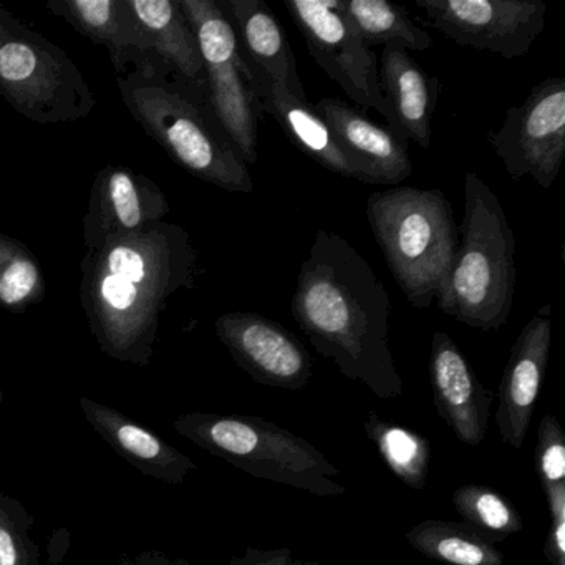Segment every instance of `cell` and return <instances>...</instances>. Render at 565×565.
Segmentation results:
<instances>
[{
  "instance_id": "6da1fadb",
  "label": "cell",
  "mask_w": 565,
  "mask_h": 565,
  "mask_svg": "<svg viewBox=\"0 0 565 565\" xmlns=\"http://www.w3.org/2000/svg\"><path fill=\"white\" fill-rule=\"evenodd\" d=\"M81 302L98 349L118 362L153 360L168 300L196 286L198 250L180 224L111 237L82 259Z\"/></svg>"
},
{
  "instance_id": "7a4b0ae2",
  "label": "cell",
  "mask_w": 565,
  "mask_h": 565,
  "mask_svg": "<svg viewBox=\"0 0 565 565\" xmlns=\"http://www.w3.org/2000/svg\"><path fill=\"white\" fill-rule=\"evenodd\" d=\"M290 313L313 349L382 399L403 395L390 349L392 300L365 257L339 234L317 231L300 266Z\"/></svg>"
},
{
  "instance_id": "3957f363",
  "label": "cell",
  "mask_w": 565,
  "mask_h": 565,
  "mask_svg": "<svg viewBox=\"0 0 565 565\" xmlns=\"http://www.w3.org/2000/svg\"><path fill=\"white\" fill-rule=\"evenodd\" d=\"M128 114L183 170L230 193H253L247 164L224 135L207 94L141 58L117 75Z\"/></svg>"
},
{
  "instance_id": "277c9868",
  "label": "cell",
  "mask_w": 565,
  "mask_h": 565,
  "mask_svg": "<svg viewBox=\"0 0 565 565\" xmlns=\"http://www.w3.org/2000/svg\"><path fill=\"white\" fill-rule=\"evenodd\" d=\"M514 292V233L494 191L469 171L458 250L436 306L465 326L492 332L508 323Z\"/></svg>"
},
{
  "instance_id": "5b68a950",
  "label": "cell",
  "mask_w": 565,
  "mask_h": 565,
  "mask_svg": "<svg viewBox=\"0 0 565 565\" xmlns=\"http://www.w3.org/2000/svg\"><path fill=\"white\" fill-rule=\"evenodd\" d=\"M366 220L408 302L415 309L431 307L459 244L448 198L415 186L375 191L366 200Z\"/></svg>"
},
{
  "instance_id": "8992f818",
  "label": "cell",
  "mask_w": 565,
  "mask_h": 565,
  "mask_svg": "<svg viewBox=\"0 0 565 565\" xmlns=\"http://www.w3.org/2000/svg\"><path fill=\"white\" fill-rule=\"evenodd\" d=\"M178 435L234 468L319 498H340V469L312 443L259 416L186 413L173 423Z\"/></svg>"
},
{
  "instance_id": "52a82bcc",
  "label": "cell",
  "mask_w": 565,
  "mask_h": 565,
  "mask_svg": "<svg viewBox=\"0 0 565 565\" xmlns=\"http://www.w3.org/2000/svg\"><path fill=\"white\" fill-rule=\"evenodd\" d=\"M0 97L39 125L74 124L97 98L74 58L0 2Z\"/></svg>"
},
{
  "instance_id": "ba28073f",
  "label": "cell",
  "mask_w": 565,
  "mask_h": 565,
  "mask_svg": "<svg viewBox=\"0 0 565 565\" xmlns=\"http://www.w3.org/2000/svg\"><path fill=\"white\" fill-rule=\"evenodd\" d=\"M180 6L200 45L214 118L244 163H256L264 111L233 24L214 0H180Z\"/></svg>"
},
{
  "instance_id": "9c48e42d",
  "label": "cell",
  "mask_w": 565,
  "mask_h": 565,
  "mask_svg": "<svg viewBox=\"0 0 565 565\" xmlns=\"http://www.w3.org/2000/svg\"><path fill=\"white\" fill-rule=\"evenodd\" d=\"M309 49L310 57L340 85L356 107L373 108L398 137L383 97L375 54L363 44L342 0H282ZM405 138V137H402ZM406 140V138H405Z\"/></svg>"
},
{
  "instance_id": "30bf717a",
  "label": "cell",
  "mask_w": 565,
  "mask_h": 565,
  "mask_svg": "<svg viewBox=\"0 0 565 565\" xmlns=\"http://www.w3.org/2000/svg\"><path fill=\"white\" fill-rule=\"evenodd\" d=\"M488 141L512 180L531 177L548 190L565 154V78L548 77L532 87L524 104L508 108Z\"/></svg>"
},
{
  "instance_id": "8fae6325",
  "label": "cell",
  "mask_w": 565,
  "mask_h": 565,
  "mask_svg": "<svg viewBox=\"0 0 565 565\" xmlns=\"http://www.w3.org/2000/svg\"><path fill=\"white\" fill-rule=\"evenodd\" d=\"M436 31L461 47L524 57L544 31L541 0H415Z\"/></svg>"
},
{
  "instance_id": "7c38bea8",
  "label": "cell",
  "mask_w": 565,
  "mask_h": 565,
  "mask_svg": "<svg viewBox=\"0 0 565 565\" xmlns=\"http://www.w3.org/2000/svg\"><path fill=\"white\" fill-rule=\"evenodd\" d=\"M217 339L250 379L270 388L299 392L313 375L307 347L286 327L253 312H230L214 322Z\"/></svg>"
},
{
  "instance_id": "4fadbf2b",
  "label": "cell",
  "mask_w": 565,
  "mask_h": 565,
  "mask_svg": "<svg viewBox=\"0 0 565 565\" xmlns=\"http://www.w3.org/2000/svg\"><path fill=\"white\" fill-rule=\"evenodd\" d=\"M170 214L167 194L151 178L128 167H105L92 184L85 213L84 247L100 249L111 237L140 233Z\"/></svg>"
},
{
  "instance_id": "5bb4252c",
  "label": "cell",
  "mask_w": 565,
  "mask_h": 565,
  "mask_svg": "<svg viewBox=\"0 0 565 565\" xmlns=\"http://www.w3.org/2000/svg\"><path fill=\"white\" fill-rule=\"evenodd\" d=\"M329 128L333 143L365 184L398 186L409 178L413 164L408 140L392 128L379 127L356 107L340 98L323 97L312 105Z\"/></svg>"
},
{
  "instance_id": "9a60e30c",
  "label": "cell",
  "mask_w": 565,
  "mask_h": 565,
  "mask_svg": "<svg viewBox=\"0 0 565 565\" xmlns=\"http://www.w3.org/2000/svg\"><path fill=\"white\" fill-rule=\"evenodd\" d=\"M429 383L436 412L459 443L481 445L488 435L494 395L479 382L465 353L446 332L433 335Z\"/></svg>"
},
{
  "instance_id": "2e32d148",
  "label": "cell",
  "mask_w": 565,
  "mask_h": 565,
  "mask_svg": "<svg viewBox=\"0 0 565 565\" xmlns=\"http://www.w3.org/2000/svg\"><path fill=\"white\" fill-rule=\"evenodd\" d=\"M551 340L552 320L544 307L519 333L502 373L495 425L502 441L515 451L524 445L541 396Z\"/></svg>"
},
{
  "instance_id": "e0dca14e",
  "label": "cell",
  "mask_w": 565,
  "mask_h": 565,
  "mask_svg": "<svg viewBox=\"0 0 565 565\" xmlns=\"http://www.w3.org/2000/svg\"><path fill=\"white\" fill-rule=\"evenodd\" d=\"M78 405L85 419L107 445L145 476L178 486L183 484L188 475L198 471V465L190 456L130 416L87 396H82Z\"/></svg>"
},
{
  "instance_id": "ac0fdd59",
  "label": "cell",
  "mask_w": 565,
  "mask_h": 565,
  "mask_svg": "<svg viewBox=\"0 0 565 565\" xmlns=\"http://www.w3.org/2000/svg\"><path fill=\"white\" fill-rule=\"evenodd\" d=\"M233 24L241 52L254 71L299 100H307L289 39L264 0L220 2Z\"/></svg>"
},
{
  "instance_id": "d6986e66",
  "label": "cell",
  "mask_w": 565,
  "mask_h": 565,
  "mask_svg": "<svg viewBox=\"0 0 565 565\" xmlns=\"http://www.w3.org/2000/svg\"><path fill=\"white\" fill-rule=\"evenodd\" d=\"M379 81L398 134L422 148H429L438 104V78L429 77L406 49L386 45L380 58Z\"/></svg>"
},
{
  "instance_id": "ffe728a7",
  "label": "cell",
  "mask_w": 565,
  "mask_h": 565,
  "mask_svg": "<svg viewBox=\"0 0 565 565\" xmlns=\"http://www.w3.org/2000/svg\"><path fill=\"white\" fill-rule=\"evenodd\" d=\"M140 24L145 57L206 92L203 58L196 35L181 11L180 0H128Z\"/></svg>"
},
{
  "instance_id": "44dd1931",
  "label": "cell",
  "mask_w": 565,
  "mask_h": 565,
  "mask_svg": "<svg viewBox=\"0 0 565 565\" xmlns=\"http://www.w3.org/2000/svg\"><path fill=\"white\" fill-rule=\"evenodd\" d=\"M47 9L107 49L117 75L145 57L143 34L128 0H49Z\"/></svg>"
},
{
  "instance_id": "7402d4cb",
  "label": "cell",
  "mask_w": 565,
  "mask_h": 565,
  "mask_svg": "<svg viewBox=\"0 0 565 565\" xmlns=\"http://www.w3.org/2000/svg\"><path fill=\"white\" fill-rule=\"evenodd\" d=\"M250 71H253L254 85H256L257 98L264 115L276 118L287 138L307 157L339 177L359 181V174L340 153L330 137L329 128L317 117L312 105L307 100H299L279 85L273 84L260 72L254 68Z\"/></svg>"
},
{
  "instance_id": "603a6c76",
  "label": "cell",
  "mask_w": 565,
  "mask_h": 565,
  "mask_svg": "<svg viewBox=\"0 0 565 565\" xmlns=\"http://www.w3.org/2000/svg\"><path fill=\"white\" fill-rule=\"evenodd\" d=\"M419 554L446 565H504V555L466 522L426 519L406 532Z\"/></svg>"
},
{
  "instance_id": "cb8c5ba5",
  "label": "cell",
  "mask_w": 565,
  "mask_h": 565,
  "mask_svg": "<svg viewBox=\"0 0 565 565\" xmlns=\"http://www.w3.org/2000/svg\"><path fill=\"white\" fill-rule=\"evenodd\" d=\"M366 436L375 445L390 471L408 488L422 491L428 481L431 445L425 436L369 412L363 422Z\"/></svg>"
},
{
  "instance_id": "d4e9b609",
  "label": "cell",
  "mask_w": 565,
  "mask_h": 565,
  "mask_svg": "<svg viewBox=\"0 0 565 565\" xmlns=\"http://www.w3.org/2000/svg\"><path fill=\"white\" fill-rule=\"evenodd\" d=\"M342 6L369 49L373 45H399L408 52L431 49V35L418 28L402 6L386 0H342Z\"/></svg>"
},
{
  "instance_id": "484cf974",
  "label": "cell",
  "mask_w": 565,
  "mask_h": 565,
  "mask_svg": "<svg viewBox=\"0 0 565 565\" xmlns=\"http://www.w3.org/2000/svg\"><path fill=\"white\" fill-rule=\"evenodd\" d=\"M45 290L38 257L21 241L0 233V307L24 313L44 300Z\"/></svg>"
},
{
  "instance_id": "4316f807",
  "label": "cell",
  "mask_w": 565,
  "mask_h": 565,
  "mask_svg": "<svg viewBox=\"0 0 565 565\" xmlns=\"http://www.w3.org/2000/svg\"><path fill=\"white\" fill-rule=\"evenodd\" d=\"M452 504L462 521L481 532L492 544L519 534L524 529L515 505L491 486H459L452 492Z\"/></svg>"
},
{
  "instance_id": "83f0119b",
  "label": "cell",
  "mask_w": 565,
  "mask_h": 565,
  "mask_svg": "<svg viewBox=\"0 0 565 565\" xmlns=\"http://www.w3.org/2000/svg\"><path fill=\"white\" fill-rule=\"evenodd\" d=\"M32 527L34 518L22 502L0 492V565H41Z\"/></svg>"
},
{
  "instance_id": "f1b7e54d",
  "label": "cell",
  "mask_w": 565,
  "mask_h": 565,
  "mask_svg": "<svg viewBox=\"0 0 565 565\" xmlns=\"http://www.w3.org/2000/svg\"><path fill=\"white\" fill-rule=\"evenodd\" d=\"M535 471L544 494L565 486V435L554 415H545L539 426Z\"/></svg>"
},
{
  "instance_id": "f546056e",
  "label": "cell",
  "mask_w": 565,
  "mask_h": 565,
  "mask_svg": "<svg viewBox=\"0 0 565 565\" xmlns=\"http://www.w3.org/2000/svg\"><path fill=\"white\" fill-rule=\"evenodd\" d=\"M551 527L545 539L544 555L548 565H565V486L545 494Z\"/></svg>"
},
{
  "instance_id": "4dcf8cb0",
  "label": "cell",
  "mask_w": 565,
  "mask_h": 565,
  "mask_svg": "<svg viewBox=\"0 0 565 565\" xmlns=\"http://www.w3.org/2000/svg\"><path fill=\"white\" fill-rule=\"evenodd\" d=\"M294 561L290 548L247 547L243 555L231 558L227 565H290Z\"/></svg>"
},
{
  "instance_id": "1f68e13d",
  "label": "cell",
  "mask_w": 565,
  "mask_h": 565,
  "mask_svg": "<svg viewBox=\"0 0 565 565\" xmlns=\"http://www.w3.org/2000/svg\"><path fill=\"white\" fill-rule=\"evenodd\" d=\"M118 565H190V562L186 558H171L163 551L150 548V551H141L140 554L134 555V557L124 555L118 561Z\"/></svg>"
},
{
  "instance_id": "d6a6232c",
  "label": "cell",
  "mask_w": 565,
  "mask_h": 565,
  "mask_svg": "<svg viewBox=\"0 0 565 565\" xmlns=\"http://www.w3.org/2000/svg\"><path fill=\"white\" fill-rule=\"evenodd\" d=\"M290 565H322L317 561H306V558H294Z\"/></svg>"
},
{
  "instance_id": "836d02e7",
  "label": "cell",
  "mask_w": 565,
  "mask_h": 565,
  "mask_svg": "<svg viewBox=\"0 0 565 565\" xmlns=\"http://www.w3.org/2000/svg\"><path fill=\"white\" fill-rule=\"evenodd\" d=\"M6 402L4 392H2V385H0V405Z\"/></svg>"
}]
</instances>
